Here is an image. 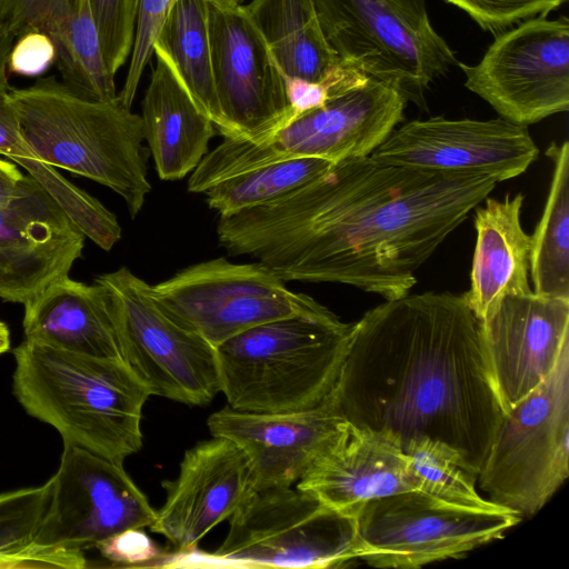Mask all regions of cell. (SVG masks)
Returning a JSON list of instances; mask_svg holds the SVG:
<instances>
[{
    "instance_id": "cell-1",
    "label": "cell",
    "mask_w": 569,
    "mask_h": 569,
    "mask_svg": "<svg viewBox=\"0 0 569 569\" xmlns=\"http://www.w3.org/2000/svg\"><path fill=\"white\" fill-rule=\"evenodd\" d=\"M497 183L350 158L281 199L219 217L217 236L283 281L343 283L391 300L409 293L415 272Z\"/></svg>"
},
{
    "instance_id": "cell-2",
    "label": "cell",
    "mask_w": 569,
    "mask_h": 569,
    "mask_svg": "<svg viewBox=\"0 0 569 569\" xmlns=\"http://www.w3.org/2000/svg\"><path fill=\"white\" fill-rule=\"evenodd\" d=\"M332 399L350 425L403 450L428 438L479 475L505 416L481 338L462 295L386 300L355 322Z\"/></svg>"
},
{
    "instance_id": "cell-3",
    "label": "cell",
    "mask_w": 569,
    "mask_h": 569,
    "mask_svg": "<svg viewBox=\"0 0 569 569\" xmlns=\"http://www.w3.org/2000/svg\"><path fill=\"white\" fill-rule=\"evenodd\" d=\"M12 390L31 417L63 440L121 463L142 446L148 388L121 359L98 358L24 339L13 349Z\"/></svg>"
},
{
    "instance_id": "cell-4",
    "label": "cell",
    "mask_w": 569,
    "mask_h": 569,
    "mask_svg": "<svg viewBox=\"0 0 569 569\" xmlns=\"http://www.w3.org/2000/svg\"><path fill=\"white\" fill-rule=\"evenodd\" d=\"M9 97L23 139L42 161L108 187L136 218L151 191L141 116L118 98H81L54 76L11 88Z\"/></svg>"
},
{
    "instance_id": "cell-5",
    "label": "cell",
    "mask_w": 569,
    "mask_h": 569,
    "mask_svg": "<svg viewBox=\"0 0 569 569\" xmlns=\"http://www.w3.org/2000/svg\"><path fill=\"white\" fill-rule=\"evenodd\" d=\"M353 330L328 308L252 327L216 348L220 392L236 410L312 409L332 392Z\"/></svg>"
},
{
    "instance_id": "cell-6",
    "label": "cell",
    "mask_w": 569,
    "mask_h": 569,
    "mask_svg": "<svg viewBox=\"0 0 569 569\" xmlns=\"http://www.w3.org/2000/svg\"><path fill=\"white\" fill-rule=\"evenodd\" d=\"M229 520L212 553L178 552L163 567L340 568L365 553L357 518L297 488L253 492Z\"/></svg>"
},
{
    "instance_id": "cell-7",
    "label": "cell",
    "mask_w": 569,
    "mask_h": 569,
    "mask_svg": "<svg viewBox=\"0 0 569 569\" xmlns=\"http://www.w3.org/2000/svg\"><path fill=\"white\" fill-rule=\"evenodd\" d=\"M406 98L369 79L302 113L262 142L224 138L192 171L188 190L204 193L230 177L293 158L339 161L370 156L403 119Z\"/></svg>"
},
{
    "instance_id": "cell-8",
    "label": "cell",
    "mask_w": 569,
    "mask_h": 569,
    "mask_svg": "<svg viewBox=\"0 0 569 569\" xmlns=\"http://www.w3.org/2000/svg\"><path fill=\"white\" fill-rule=\"evenodd\" d=\"M338 57L368 78L419 103L437 78L458 64L432 27L426 0H313Z\"/></svg>"
},
{
    "instance_id": "cell-9",
    "label": "cell",
    "mask_w": 569,
    "mask_h": 569,
    "mask_svg": "<svg viewBox=\"0 0 569 569\" xmlns=\"http://www.w3.org/2000/svg\"><path fill=\"white\" fill-rule=\"evenodd\" d=\"M569 476V347L551 373L503 416L478 475L489 500L537 513Z\"/></svg>"
},
{
    "instance_id": "cell-10",
    "label": "cell",
    "mask_w": 569,
    "mask_h": 569,
    "mask_svg": "<svg viewBox=\"0 0 569 569\" xmlns=\"http://www.w3.org/2000/svg\"><path fill=\"white\" fill-rule=\"evenodd\" d=\"M108 301L123 361L151 396L206 406L220 392L216 348L174 321L151 286L121 267L98 276Z\"/></svg>"
},
{
    "instance_id": "cell-11",
    "label": "cell",
    "mask_w": 569,
    "mask_h": 569,
    "mask_svg": "<svg viewBox=\"0 0 569 569\" xmlns=\"http://www.w3.org/2000/svg\"><path fill=\"white\" fill-rule=\"evenodd\" d=\"M151 292L174 321L214 348L261 323L327 309L288 289L260 262L233 263L222 257L189 266L151 286Z\"/></svg>"
},
{
    "instance_id": "cell-12",
    "label": "cell",
    "mask_w": 569,
    "mask_h": 569,
    "mask_svg": "<svg viewBox=\"0 0 569 569\" xmlns=\"http://www.w3.org/2000/svg\"><path fill=\"white\" fill-rule=\"evenodd\" d=\"M522 517L460 507L420 490L368 502L359 513L361 560L377 568L415 569L458 559L500 539Z\"/></svg>"
},
{
    "instance_id": "cell-13",
    "label": "cell",
    "mask_w": 569,
    "mask_h": 569,
    "mask_svg": "<svg viewBox=\"0 0 569 569\" xmlns=\"http://www.w3.org/2000/svg\"><path fill=\"white\" fill-rule=\"evenodd\" d=\"M465 86L501 118L528 126L569 109V20L535 17L496 36Z\"/></svg>"
},
{
    "instance_id": "cell-14",
    "label": "cell",
    "mask_w": 569,
    "mask_h": 569,
    "mask_svg": "<svg viewBox=\"0 0 569 569\" xmlns=\"http://www.w3.org/2000/svg\"><path fill=\"white\" fill-rule=\"evenodd\" d=\"M33 547L84 553L128 529L150 527L157 510L121 463L63 445Z\"/></svg>"
},
{
    "instance_id": "cell-15",
    "label": "cell",
    "mask_w": 569,
    "mask_h": 569,
    "mask_svg": "<svg viewBox=\"0 0 569 569\" xmlns=\"http://www.w3.org/2000/svg\"><path fill=\"white\" fill-rule=\"evenodd\" d=\"M208 6L221 134L262 142L293 119L284 76L244 6Z\"/></svg>"
},
{
    "instance_id": "cell-16",
    "label": "cell",
    "mask_w": 569,
    "mask_h": 569,
    "mask_svg": "<svg viewBox=\"0 0 569 569\" xmlns=\"http://www.w3.org/2000/svg\"><path fill=\"white\" fill-rule=\"evenodd\" d=\"M538 153L527 126L503 118L432 117L396 127L370 156L422 171L488 174L500 182L523 173Z\"/></svg>"
},
{
    "instance_id": "cell-17",
    "label": "cell",
    "mask_w": 569,
    "mask_h": 569,
    "mask_svg": "<svg viewBox=\"0 0 569 569\" xmlns=\"http://www.w3.org/2000/svg\"><path fill=\"white\" fill-rule=\"evenodd\" d=\"M207 425L212 437L227 438L244 452L253 493L297 483L348 422L330 393L302 411L250 412L228 406L211 413Z\"/></svg>"
},
{
    "instance_id": "cell-18",
    "label": "cell",
    "mask_w": 569,
    "mask_h": 569,
    "mask_svg": "<svg viewBox=\"0 0 569 569\" xmlns=\"http://www.w3.org/2000/svg\"><path fill=\"white\" fill-rule=\"evenodd\" d=\"M84 234L29 174L0 207V298L24 305L69 276Z\"/></svg>"
},
{
    "instance_id": "cell-19",
    "label": "cell",
    "mask_w": 569,
    "mask_h": 569,
    "mask_svg": "<svg viewBox=\"0 0 569 569\" xmlns=\"http://www.w3.org/2000/svg\"><path fill=\"white\" fill-rule=\"evenodd\" d=\"M505 413L536 389L569 347V299L507 296L479 321Z\"/></svg>"
},
{
    "instance_id": "cell-20",
    "label": "cell",
    "mask_w": 569,
    "mask_h": 569,
    "mask_svg": "<svg viewBox=\"0 0 569 569\" xmlns=\"http://www.w3.org/2000/svg\"><path fill=\"white\" fill-rule=\"evenodd\" d=\"M161 485L166 501L149 528L166 537L180 553L196 550L212 528L229 519L252 495L247 456L222 437L188 449L176 479Z\"/></svg>"
},
{
    "instance_id": "cell-21",
    "label": "cell",
    "mask_w": 569,
    "mask_h": 569,
    "mask_svg": "<svg viewBox=\"0 0 569 569\" xmlns=\"http://www.w3.org/2000/svg\"><path fill=\"white\" fill-rule=\"evenodd\" d=\"M296 488L355 518L371 500L418 490L406 453L393 439L349 422Z\"/></svg>"
},
{
    "instance_id": "cell-22",
    "label": "cell",
    "mask_w": 569,
    "mask_h": 569,
    "mask_svg": "<svg viewBox=\"0 0 569 569\" xmlns=\"http://www.w3.org/2000/svg\"><path fill=\"white\" fill-rule=\"evenodd\" d=\"M476 207V247L470 287L462 293L476 318L482 320L507 296L532 292L529 284L530 236L520 220L523 194L486 198Z\"/></svg>"
},
{
    "instance_id": "cell-23",
    "label": "cell",
    "mask_w": 569,
    "mask_h": 569,
    "mask_svg": "<svg viewBox=\"0 0 569 569\" xmlns=\"http://www.w3.org/2000/svg\"><path fill=\"white\" fill-rule=\"evenodd\" d=\"M24 339L80 355L121 359L104 288L62 277L27 301Z\"/></svg>"
},
{
    "instance_id": "cell-24",
    "label": "cell",
    "mask_w": 569,
    "mask_h": 569,
    "mask_svg": "<svg viewBox=\"0 0 569 569\" xmlns=\"http://www.w3.org/2000/svg\"><path fill=\"white\" fill-rule=\"evenodd\" d=\"M142 100V131L158 176L179 180L208 152L214 124L196 106L167 63L158 58Z\"/></svg>"
},
{
    "instance_id": "cell-25",
    "label": "cell",
    "mask_w": 569,
    "mask_h": 569,
    "mask_svg": "<svg viewBox=\"0 0 569 569\" xmlns=\"http://www.w3.org/2000/svg\"><path fill=\"white\" fill-rule=\"evenodd\" d=\"M244 9L284 77L317 81L340 61L325 37L313 0H250Z\"/></svg>"
},
{
    "instance_id": "cell-26",
    "label": "cell",
    "mask_w": 569,
    "mask_h": 569,
    "mask_svg": "<svg viewBox=\"0 0 569 569\" xmlns=\"http://www.w3.org/2000/svg\"><path fill=\"white\" fill-rule=\"evenodd\" d=\"M206 0H177L153 46L196 106L222 133L220 111L212 71L211 42Z\"/></svg>"
},
{
    "instance_id": "cell-27",
    "label": "cell",
    "mask_w": 569,
    "mask_h": 569,
    "mask_svg": "<svg viewBox=\"0 0 569 569\" xmlns=\"http://www.w3.org/2000/svg\"><path fill=\"white\" fill-rule=\"evenodd\" d=\"M0 154L22 167L63 210L73 224L103 250L121 239L117 217L99 200L81 190L54 167L42 161L20 131L9 93H0Z\"/></svg>"
},
{
    "instance_id": "cell-28",
    "label": "cell",
    "mask_w": 569,
    "mask_h": 569,
    "mask_svg": "<svg viewBox=\"0 0 569 569\" xmlns=\"http://www.w3.org/2000/svg\"><path fill=\"white\" fill-rule=\"evenodd\" d=\"M546 154L553 173L542 216L530 236V276L539 296L569 299V142Z\"/></svg>"
},
{
    "instance_id": "cell-29",
    "label": "cell",
    "mask_w": 569,
    "mask_h": 569,
    "mask_svg": "<svg viewBox=\"0 0 569 569\" xmlns=\"http://www.w3.org/2000/svg\"><path fill=\"white\" fill-rule=\"evenodd\" d=\"M332 162L321 158H293L266 164L222 180L208 189L206 201L219 213L230 216L281 199L310 183Z\"/></svg>"
},
{
    "instance_id": "cell-30",
    "label": "cell",
    "mask_w": 569,
    "mask_h": 569,
    "mask_svg": "<svg viewBox=\"0 0 569 569\" xmlns=\"http://www.w3.org/2000/svg\"><path fill=\"white\" fill-rule=\"evenodd\" d=\"M403 451L418 490L460 507L510 511L478 493L477 476L465 468L459 455L447 445L422 438L410 441Z\"/></svg>"
},
{
    "instance_id": "cell-31",
    "label": "cell",
    "mask_w": 569,
    "mask_h": 569,
    "mask_svg": "<svg viewBox=\"0 0 569 569\" xmlns=\"http://www.w3.org/2000/svg\"><path fill=\"white\" fill-rule=\"evenodd\" d=\"M69 64L62 83L81 98L113 101L114 74L106 63L99 32L88 0H76L68 26Z\"/></svg>"
},
{
    "instance_id": "cell-32",
    "label": "cell",
    "mask_w": 569,
    "mask_h": 569,
    "mask_svg": "<svg viewBox=\"0 0 569 569\" xmlns=\"http://www.w3.org/2000/svg\"><path fill=\"white\" fill-rule=\"evenodd\" d=\"M50 480L0 493V568H39L33 547L49 499Z\"/></svg>"
},
{
    "instance_id": "cell-33",
    "label": "cell",
    "mask_w": 569,
    "mask_h": 569,
    "mask_svg": "<svg viewBox=\"0 0 569 569\" xmlns=\"http://www.w3.org/2000/svg\"><path fill=\"white\" fill-rule=\"evenodd\" d=\"M76 0H0V20L16 38L40 31L48 34L57 50L56 66L62 74L69 64L68 26Z\"/></svg>"
},
{
    "instance_id": "cell-34",
    "label": "cell",
    "mask_w": 569,
    "mask_h": 569,
    "mask_svg": "<svg viewBox=\"0 0 569 569\" xmlns=\"http://www.w3.org/2000/svg\"><path fill=\"white\" fill-rule=\"evenodd\" d=\"M136 26L129 67L118 93L120 102L131 109L142 73L153 54V46L170 8L177 0H133Z\"/></svg>"
},
{
    "instance_id": "cell-35",
    "label": "cell",
    "mask_w": 569,
    "mask_h": 569,
    "mask_svg": "<svg viewBox=\"0 0 569 569\" xmlns=\"http://www.w3.org/2000/svg\"><path fill=\"white\" fill-rule=\"evenodd\" d=\"M108 69L116 76L130 57L136 26L133 0H88Z\"/></svg>"
},
{
    "instance_id": "cell-36",
    "label": "cell",
    "mask_w": 569,
    "mask_h": 569,
    "mask_svg": "<svg viewBox=\"0 0 569 569\" xmlns=\"http://www.w3.org/2000/svg\"><path fill=\"white\" fill-rule=\"evenodd\" d=\"M463 10L485 31L497 36L512 24L547 17L567 0H442Z\"/></svg>"
},
{
    "instance_id": "cell-37",
    "label": "cell",
    "mask_w": 569,
    "mask_h": 569,
    "mask_svg": "<svg viewBox=\"0 0 569 569\" xmlns=\"http://www.w3.org/2000/svg\"><path fill=\"white\" fill-rule=\"evenodd\" d=\"M97 549L113 567H162L167 556L140 528L128 529L100 543Z\"/></svg>"
},
{
    "instance_id": "cell-38",
    "label": "cell",
    "mask_w": 569,
    "mask_h": 569,
    "mask_svg": "<svg viewBox=\"0 0 569 569\" xmlns=\"http://www.w3.org/2000/svg\"><path fill=\"white\" fill-rule=\"evenodd\" d=\"M57 50L52 39L40 31H30L13 43L8 61V71L34 77L56 63Z\"/></svg>"
},
{
    "instance_id": "cell-39",
    "label": "cell",
    "mask_w": 569,
    "mask_h": 569,
    "mask_svg": "<svg viewBox=\"0 0 569 569\" xmlns=\"http://www.w3.org/2000/svg\"><path fill=\"white\" fill-rule=\"evenodd\" d=\"M24 174L17 164L0 158V207L8 204L18 193Z\"/></svg>"
},
{
    "instance_id": "cell-40",
    "label": "cell",
    "mask_w": 569,
    "mask_h": 569,
    "mask_svg": "<svg viewBox=\"0 0 569 569\" xmlns=\"http://www.w3.org/2000/svg\"><path fill=\"white\" fill-rule=\"evenodd\" d=\"M14 39L13 31L0 20V93L11 89L8 80V61Z\"/></svg>"
},
{
    "instance_id": "cell-41",
    "label": "cell",
    "mask_w": 569,
    "mask_h": 569,
    "mask_svg": "<svg viewBox=\"0 0 569 569\" xmlns=\"http://www.w3.org/2000/svg\"><path fill=\"white\" fill-rule=\"evenodd\" d=\"M10 330L8 326L0 320V355L7 352L10 349Z\"/></svg>"
},
{
    "instance_id": "cell-42",
    "label": "cell",
    "mask_w": 569,
    "mask_h": 569,
    "mask_svg": "<svg viewBox=\"0 0 569 569\" xmlns=\"http://www.w3.org/2000/svg\"><path fill=\"white\" fill-rule=\"evenodd\" d=\"M209 4L220 8H237L246 4L247 0H206Z\"/></svg>"
}]
</instances>
